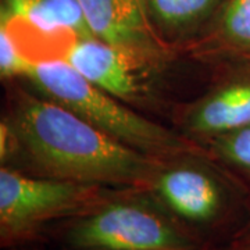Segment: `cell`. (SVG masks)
Masks as SVG:
<instances>
[{
  "label": "cell",
  "instance_id": "6",
  "mask_svg": "<svg viewBox=\"0 0 250 250\" xmlns=\"http://www.w3.org/2000/svg\"><path fill=\"white\" fill-rule=\"evenodd\" d=\"M93 38L121 47L154 65L172 56L168 45L154 29L145 0H77Z\"/></svg>",
  "mask_w": 250,
  "mask_h": 250
},
{
  "label": "cell",
  "instance_id": "8",
  "mask_svg": "<svg viewBox=\"0 0 250 250\" xmlns=\"http://www.w3.org/2000/svg\"><path fill=\"white\" fill-rule=\"evenodd\" d=\"M245 71L218 83L195 100L184 114L190 135L213 138L250 124V59Z\"/></svg>",
  "mask_w": 250,
  "mask_h": 250
},
{
  "label": "cell",
  "instance_id": "15",
  "mask_svg": "<svg viewBox=\"0 0 250 250\" xmlns=\"http://www.w3.org/2000/svg\"><path fill=\"white\" fill-rule=\"evenodd\" d=\"M228 248L231 250H250V217L235 231Z\"/></svg>",
  "mask_w": 250,
  "mask_h": 250
},
{
  "label": "cell",
  "instance_id": "9",
  "mask_svg": "<svg viewBox=\"0 0 250 250\" xmlns=\"http://www.w3.org/2000/svg\"><path fill=\"white\" fill-rule=\"evenodd\" d=\"M17 20L43 35L65 31L75 39L93 36L77 0H6L1 21Z\"/></svg>",
  "mask_w": 250,
  "mask_h": 250
},
{
  "label": "cell",
  "instance_id": "2",
  "mask_svg": "<svg viewBox=\"0 0 250 250\" xmlns=\"http://www.w3.org/2000/svg\"><path fill=\"white\" fill-rule=\"evenodd\" d=\"M24 78L41 95L138 152L163 161L210 157L206 146L141 116L128 103L90 83L62 57L32 62Z\"/></svg>",
  "mask_w": 250,
  "mask_h": 250
},
{
  "label": "cell",
  "instance_id": "3",
  "mask_svg": "<svg viewBox=\"0 0 250 250\" xmlns=\"http://www.w3.org/2000/svg\"><path fill=\"white\" fill-rule=\"evenodd\" d=\"M67 250H205L146 189H113L88 213L67 221Z\"/></svg>",
  "mask_w": 250,
  "mask_h": 250
},
{
  "label": "cell",
  "instance_id": "1",
  "mask_svg": "<svg viewBox=\"0 0 250 250\" xmlns=\"http://www.w3.org/2000/svg\"><path fill=\"white\" fill-rule=\"evenodd\" d=\"M38 175L114 189H147L166 161L104 134L70 108L17 90L9 116Z\"/></svg>",
  "mask_w": 250,
  "mask_h": 250
},
{
  "label": "cell",
  "instance_id": "10",
  "mask_svg": "<svg viewBox=\"0 0 250 250\" xmlns=\"http://www.w3.org/2000/svg\"><path fill=\"white\" fill-rule=\"evenodd\" d=\"M225 0H145L149 18L159 35L172 46L195 35L214 20Z\"/></svg>",
  "mask_w": 250,
  "mask_h": 250
},
{
  "label": "cell",
  "instance_id": "16",
  "mask_svg": "<svg viewBox=\"0 0 250 250\" xmlns=\"http://www.w3.org/2000/svg\"><path fill=\"white\" fill-rule=\"evenodd\" d=\"M32 250H49V249H32ZM59 250H67V249H59ZM205 250H208V249H205ZM224 250H231V249L228 248V249H224Z\"/></svg>",
  "mask_w": 250,
  "mask_h": 250
},
{
  "label": "cell",
  "instance_id": "5",
  "mask_svg": "<svg viewBox=\"0 0 250 250\" xmlns=\"http://www.w3.org/2000/svg\"><path fill=\"white\" fill-rule=\"evenodd\" d=\"M200 160L203 159L187 157L166 161L146 190L205 242L203 233L231 220L238 193Z\"/></svg>",
  "mask_w": 250,
  "mask_h": 250
},
{
  "label": "cell",
  "instance_id": "12",
  "mask_svg": "<svg viewBox=\"0 0 250 250\" xmlns=\"http://www.w3.org/2000/svg\"><path fill=\"white\" fill-rule=\"evenodd\" d=\"M207 150L250 184V124L210 138Z\"/></svg>",
  "mask_w": 250,
  "mask_h": 250
},
{
  "label": "cell",
  "instance_id": "11",
  "mask_svg": "<svg viewBox=\"0 0 250 250\" xmlns=\"http://www.w3.org/2000/svg\"><path fill=\"white\" fill-rule=\"evenodd\" d=\"M211 25V41L220 50L250 59V0H225Z\"/></svg>",
  "mask_w": 250,
  "mask_h": 250
},
{
  "label": "cell",
  "instance_id": "13",
  "mask_svg": "<svg viewBox=\"0 0 250 250\" xmlns=\"http://www.w3.org/2000/svg\"><path fill=\"white\" fill-rule=\"evenodd\" d=\"M32 60L18 45L17 38L7 22L0 25V75L3 80L24 77Z\"/></svg>",
  "mask_w": 250,
  "mask_h": 250
},
{
  "label": "cell",
  "instance_id": "7",
  "mask_svg": "<svg viewBox=\"0 0 250 250\" xmlns=\"http://www.w3.org/2000/svg\"><path fill=\"white\" fill-rule=\"evenodd\" d=\"M62 59L90 83L128 104L141 102L147 95L149 75L159 68L98 38L74 39Z\"/></svg>",
  "mask_w": 250,
  "mask_h": 250
},
{
  "label": "cell",
  "instance_id": "14",
  "mask_svg": "<svg viewBox=\"0 0 250 250\" xmlns=\"http://www.w3.org/2000/svg\"><path fill=\"white\" fill-rule=\"evenodd\" d=\"M18 152H20L18 136L10 118L7 117L0 124V161H1V166H4V164L7 166V163Z\"/></svg>",
  "mask_w": 250,
  "mask_h": 250
},
{
  "label": "cell",
  "instance_id": "4",
  "mask_svg": "<svg viewBox=\"0 0 250 250\" xmlns=\"http://www.w3.org/2000/svg\"><path fill=\"white\" fill-rule=\"evenodd\" d=\"M114 188L0 168V243L18 248L50 224L70 221L102 203Z\"/></svg>",
  "mask_w": 250,
  "mask_h": 250
}]
</instances>
